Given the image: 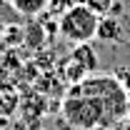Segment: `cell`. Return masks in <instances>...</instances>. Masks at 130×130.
I'll use <instances>...</instances> for the list:
<instances>
[{
  "instance_id": "4",
  "label": "cell",
  "mask_w": 130,
  "mask_h": 130,
  "mask_svg": "<svg viewBox=\"0 0 130 130\" xmlns=\"http://www.w3.org/2000/svg\"><path fill=\"white\" fill-rule=\"evenodd\" d=\"M18 95L13 90H5V88H0V120H5V118H10V115L18 110Z\"/></svg>"
},
{
  "instance_id": "6",
  "label": "cell",
  "mask_w": 130,
  "mask_h": 130,
  "mask_svg": "<svg viewBox=\"0 0 130 130\" xmlns=\"http://www.w3.org/2000/svg\"><path fill=\"white\" fill-rule=\"evenodd\" d=\"M0 10H5V13H15V10L10 8V3H8V0H0Z\"/></svg>"
},
{
  "instance_id": "2",
  "label": "cell",
  "mask_w": 130,
  "mask_h": 130,
  "mask_svg": "<svg viewBox=\"0 0 130 130\" xmlns=\"http://www.w3.org/2000/svg\"><path fill=\"white\" fill-rule=\"evenodd\" d=\"M98 40L103 43H123L125 38V28H123V20L118 15H105L98 20V32H95Z\"/></svg>"
},
{
  "instance_id": "3",
  "label": "cell",
  "mask_w": 130,
  "mask_h": 130,
  "mask_svg": "<svg viewBox=\"0 0 130 130\" xmlns=\"http://www.w3.org/2000/svg\"><path fill=\"white\" fill-rule=\"evenodd\" d=\"M8 3L20 18H38L48 10V0H8Z\"/></svg>"
},
{
  "instance_id": "1",
  "label": "cell",
  "mask_w": 130,
  "mask_h": 130,
  "mask_svg": "<svg viewBox=\"0 0 130 130\" xmlns=\"http://www.w3.org/2000/svg\"><path fill=\"white\" fill-rule=\"evenodd\" d=\"M98 20L100 18L95 13H90L83 3H75L65 10L63 15L58 18V30L68 43L73 45H83V43H90L98 32Z\"/></svg>"
},
{
  "instance_id": "7",
  "label": "cell",
  "mask_w": 130,
  "mask_h": 130,
  "mask_svg": "<svg viewBox=\"0 0 130 130\" xmlns=\"http://www.w3.org/2000/svg\"><path fill=\"white\" fill-rule=\"evenodd\" d=\"M0 45H3V25H0Z\"/></svg>"
},
{
  "instance_id": "5",
  "label": "cell",
  "mask_w": 130,
  "mask_h": 130,
  "mask_svg": "<svg viewBox=\"0 0 130 130\" xmlns=\"http://www.w3.org/2000/svg\"><path fill=\"white\" fill-rule=\"evenodd\" d=\"M80 3L90 10V13H95L98 18L113 15V13H115V5H118V0H80Z\"/></svg>"
},
{
  "instance_id": "8",
  "label": "cell",
  "mask_w": 130,
  "mask_h": 130,
  "mask_svg": "<svg viewBox=\"0 0 130 130\" xmlns=\"http://www.w3.org/2000/svg\"><path fill=\"white\" fill-rule=\"evenodd\" d=\"M0 130H3V120H0Z\"/></svg>"
}]
</instances>
